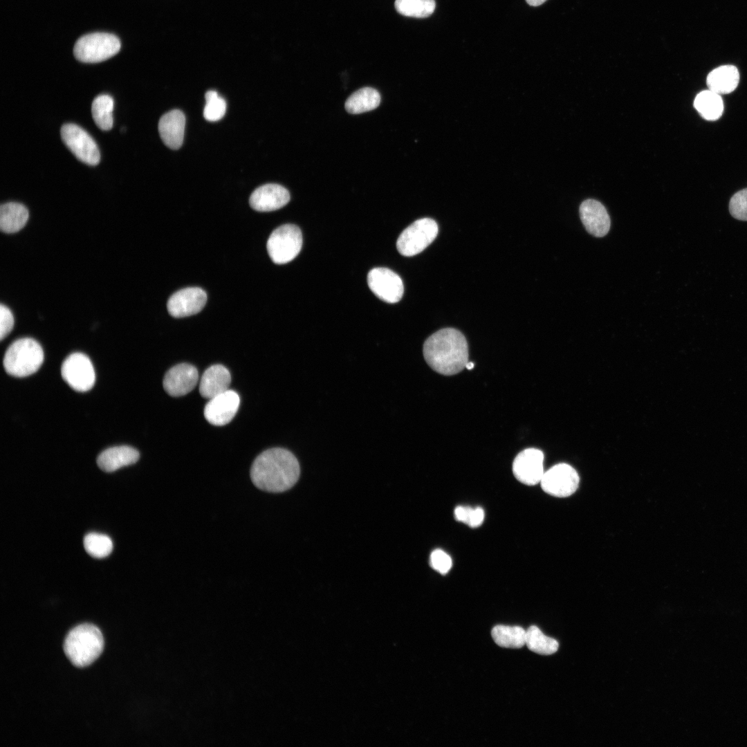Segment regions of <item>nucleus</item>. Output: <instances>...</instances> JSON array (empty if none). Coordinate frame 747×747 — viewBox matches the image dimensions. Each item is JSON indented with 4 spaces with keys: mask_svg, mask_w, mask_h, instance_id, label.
Wrapping results in <instances>:
<instances>
[{
    "mask_svg": "<svg viewBox=\"0 0 747 747\" xmlns=\"http://www.w3.org/2000/svg\"><path fill=\"white\" fill-rule=\"evenodd\" d=\"M299 474L296 456L282 448L264 451L254 460L250 468L253 484L261 490L271 492L289 490L296 483Z\"/></svg>",
    "mask_w": 747,
    "mask_h": 747,
    "instance_id": "f257e3e1",
    "label": "nucleus"
},
{
    "mask_svg": "<svg viewBox=\"0 0 747 747\" xmlns=\"http://www.w3.org/2000/svg\"><path fill=\"white\" fill-rule=\"evenodd\" d=\"M423 351L428 365L445 376L462 371L468 360L466 339L453 328L442 329L430 335L423 344Z\"/></svg>",
    "mask_w": 747,
    "mask_h": 747,
    "instance_id": "f03ea898",
    "label": "nucleus"
},
{
    "mask_svg": "<svg viewBox=\"0 0 747 747\" xmlns=\"http://www.w3.org/2000/svg\"><path fill=\"white\" fill-rule=\"evenodd\" d=\"M104 638L100 629L89 623L80 624L67 634L64 651L75 666L84 667L91 665L101 654Z\"/></svg>",
    "mask_w": 747,
    "mask_h": 747,
    "instance_id": "7ed1b4c3",
    "label": "nucleus"
},
{
    "mask_svg": "<svg viewBox=\"0 0 747 747\" xmlns=\"http://www.w3.org/2000/svg\"><path fill=\"white\" fill-rule=\"evenodd\" d=\"M44 362V351L34 339L24 338L12 342L5 353L3 364L6 371L15 377L35 373Z\"/></svg>",
    "mask_w": 747,
    "mask_h": 747,
    "instance_id": "20e7f679",
    "label": "nucleus"
},
{
    "mask_svg": "<svg viewBox=\"0 0 747 747\" xmlns=\"http://www.w3.org/2000/svg\"><path fill=\"white\" fill-rule=\"evenodd\" d=\"M120 47V41L116 35L108 33H92L77 40L73 53L80 62L98 63L116 55Z\"/></svg>",
    "mask_w": 747,
    "mask_h": 747,
    "instance_id": "39448f33",
    "label": "nucleus"
},
{
    "mask_svg": "<svg viewBox=\"0 0 747 747\" xmlns=\"http://www.w3.org/2000/svg\"><path fill=\"white\" fill-rule=\"evenodd\" d=\"M302 234L293 224H285L276 228L270 235L267 251L276 264H284L295 259L301 250Z\"/></svg>",
    "mask_w": 747,
    "mask_h": 747,
    "instance_id": "423d86ee",
    "label": "nucleus"
},
{
    "mask_svg": "<svg viewBox=\"0 0 747 747\" xmlns=\"http://www.w3.org/2000/svg\"><path fill=\"white\" fill-rule=\"evenodd\" d=\"M438 230L434 220L430 218L418 219L401 232L396 242L397 250L405 257L416 255L434 240Z\"/></svg>",
    "mask_w": 747,
    "mask_h": 747,
    "instance_id": "0eeeda50",
    "label": "nucleus"
},
{
    "mask_svg": "<svg viewBox=\"0 0 747 747\" xmlns=\"http://www.w3.org/2000/svg\"><path fill=\"white\" fill-rule=\"evenodd\" d=\"M61 374L64 381L77 391L90 390L95 381L93 364L82 353L70 354L62 363Z\"/></svg>",
    "mask_w": 747,
    "mask_h": 747,
    "instance_id": "6e6552de",
    "label": "nucleus"
},
{
    "mask_svg": "<svg viewBox=\"0 0 747 747\" xmlns=\"http://www.w3.org/2000/svg\"><path fill=\"white\" fill-rule=\"evenodd\" d=\"M61 137L65 145L80 161L90 165L99 163V149L92 137L75 124H65L61 128Z\"/></svg>",
    "mask_w": 747,
    "mask_h": 747,
    "instance_id": "1a4fd4ad",
    "label": "nucleus"
},
{
    "mask_svg": "<svg viewBox=\"0 0 747 747\" xmlns=\"http://www.w3.org/2000/svg\"><path fill=\"white\" fill-rule=\"evenodd\" d=\"M576 470L566 463H559L544 472L540 481L542 490L556 497H566L575 492L579 486Z\"/></svg>",
    "mask_w": 747,
    "mask_h": 747,
    "instance_id": "9d476101",
    "label": "nucleus"
},
{
    "mask_svg": "<svg viewBox=\"0 0 747 747\" xmlns=\"http://www.w3.org/2000/svg\"><path fill=\"white\" fill-rule=\"evenodd\" d=\"M367 284L375 295L385 302L396 303L403 297V281L389 268H375L371 270L367 275Z\"/></svg>",
    "mask_w": 747,
    "mask_h": 747,
    "instance_id": "9b49d317",
    "label": "nucleus"
},
{
    "mask_svg": "<svg viewBox=\"0 0 747 747\" xmlns=\"http://www.w3.org/2000/svg\"><path fill=\"white\" fill-rule=\"evenodd\" d=\"M544 454L535 448H528L519 452L513 463V472L521 483L534 486L540 483L544 475Z\"/></svg>",
    "mask_w": 747,
    "mask_h": 747,
    "instance_id": "f8f14e48",
    "label": "nucleus"
},
{
    "mask_svg": "<svg viewBox=\"0 0 747 747\" xmlns=\"http://www.w3.org/2000/svg\"><path fill=\"white\" fill-rule=\"evenodd\" d=\"M239 404V394L228 389L209 399L204 408V416L213 425H225L234 417Z\"/></svg>",
    "mask_w": 747,
    "mask_h": 747,
    "instance_id": "ddd939ff",
    "label": "nucleus"
},
{
    "mask_svg": "<svg viewBox=\"0 0 747 747\" xmlns=\"http://www.w3.org/2000/svg\"><path fill=\"white\" fill-rule=\"evenodd\" d=\"M207 301V294L201 288L188 287L174 293L167 302L170 315L181 318L200 312Z\"/></svg>",
    "mask_w": 747,
    "mask_h": 747,
    "instance_id": "4468645a",
    "label": "nucleus"
},
{
    "mask_svg": "<svg viewBox=\"0 0 747 747\" xmlns=\"http://www.w3.org/2000/svg\"><path fill=\"white\" fill-rule=\"evenodd\" d=\"M198 380L196 368L190 364L181 363L167 371L163 385L169 396L178 397L190 393L196 387Z\"/></svg>",
    "mask_w": 747,
    "mask_h": 747,
    "instance_id": "2eb2a0df",
    "label": "nucleus"
},
{
    "mask_svg": "<svg viewBox=\"0 0 747 747\" xmlns=\"http://www.w3.org/2000/svg\"><path fill=\"white\" fill-rule=\"evenodd\" d=\"M580 219L587 231L596 237L605 236L611 221L605 207L598 201L587 199L580 205Z\"/></svg>",
    "mask_w": 747,
    "mask_h": 747,
    "instance_id": "dca6fc26",
    "label": "nucleus"
},
{
    "mask_svg": "<svg viewBox=\"0 0 747 747\" xmlns=\"http://www.w3.org/2000/svg\"><path fill=\"white\" fill-rule=\"evenodd\" d=\"M290 201L288 191L283 186L268 183L257 187L250 195V205L259 212H270L280 209Z\"/></svg>",
    "mask_w": 747,
    "mask_h": 747,
    "instance_id": "f3484780",
    "label": "nucleus"
},
{
    "mask_svg": "<svg viewBox=\"0 0 747 747\" xmlns=\"http://www.w3.org/2000/svg\"><path fill=\"white\" fill-rule=\"evenodd\" d=\"M185 126L184 113L177 109L164 114L158 122V131L164 144L172 149H179L183 141Z\"/></svg>",
    "mask_w": 747,
    "mask_h": 747,
    "instance_id": "a211bd4d",
    "label": "nucleus"
},
{
    "mask_svg": "<svg viewBox=\"0 0 747 747\" xmlns=\"http://www.w3.org/2000/svg\"><path fill=\"white\" fill-rule=\"evenodd\" d=\"M230 382L228 369L221 365H214L203 372L200 380L199 392L202 397L210 399L228 390Z\"/></svg>",
    "mask_w": 747,
    "mask_h": 747,
    "instance_id": "6ab92c4d",
    "label": "nucleus"
},
{
    "mask_svg": "<svg viewBox=\"0 0 747 747\" xmlns=\"http://www.w3.org/2000/svg\"><path fill=\"white\" fill-rule=\"evenodd\" d=\"M139 456L138 450L132 447L115 446L102 452L97 458V464L102 470L111 472L135 463Z\"/></svg>",
    "mask_w": 747,
    "mask_h": 747,
    "instance_id": "aec40b11",
    "label": "nucleus"
},
{
    "mask_svg": "<svg viewBox=\"0 0 747 747\" xmlns=\"http://www.w3.org/2000/svg\"><path fill=\"white\" fill-rule=\"evenodd\" d=\"M739 82V71L733 65H723L713 69L706 79L708 89L719 95L732 92Z\"/></svg>",
    "mask_w": 747,
    "mask_h": 747,
    "instance_id": "412c9836",
    "label": "nucleus"
},
{
    "mask_svg": "<svg viewBox=\"0 0 747 747\" xmlns=\"http://www.w3.org/2000/svg\"><path fill=\"white\" fill-rule=\"evenodd\" d=\"M29 217L28 210L21 203L9 202L1 205L0 228L5 233H15L21 230Z\"/></svg>",
    "mask_w": 747,
    "mask_h": 747,
    "instance_id": "4be33fe9",
    "label": "nucleus"
},
{
    "mask_svg": "<svg viewBox=\"0 0 747 747\" xmlns=\"http://www.w3.org/2000/svg\"><path fill=\"white\" fill-rule=\"evenodd\" d=\"M694 107L701 116L707 120H717L723 112V102L721 95L710 89L704 90L697 95Z\"/></svg>",
    "mask_w": 747,
    "mask_h": 747,
    "instance_id": "5701e85b",
    "label": "nucleus"
},
{
    "mask_svg": "<svg viewBox=\"0 0 747 747\" xmlns=\"http://www.w3.org/2000/svg\"><path fill=\"white\" fill-rule=\"evenodd\" d=\"M380 102L379 93L371 87L362 88L351 95L345 102L347 111L358 114L371 111Z\"/></svg>",
    "mask_w": 747,
    "mask_h": 747,
    "instance_id": "b1692460",
    "label": "nucleus"
},
{
    "mask_svg": "<svg viewBox=\"0 0 747 747\" xmlns=\"http://www.w3.org/2000/svg\"><path fill=\"white\" fill-rule=\"evenodd\" d=\"M491 636L501 647L519 649L526 645V630L519 626L496 625L491 631Z\"/></svg>",
    "mask_w": 747,
    "mask_h": 747,
    "instance_id": "393cba45",
    "label": "nucleus"
},
{
    "mask_svg": "<svg viewBox=\"0 0 747 747\" xmlns=\"http://www.w3.org/2000/svg\"><path fill=\"white\" fill-rule=\"evenodd\" d=\"M526 645L532 652L541 655H551L558 649V642L544 635L536 626L532 625L526 631Z\"/></svg>",
    "mask_w": 747,
    "mask_h": 747,
    "instance_id": "a878e982",
    "label": "nucleus"
},
{
    "mask_svg": "<svg viewBox=\"0 0 747 747\" xmlns=\"http://www.w3.org/2000/svg\"><path fill=\"white\" fill-rule=\"evenodd\" d=\"M113 100L107 94L97 96L91 105L93 119L96 125L103 131L110 130L113 127L112 111Z\"/></svg>",
    "mask_w": 747,
    "mask_h": 747,
    "instance_id": "bb28decb",
    "label": "nucleus"
},
{
    "mask_svg": "<svg viewBox=\"0 0 747 747\" xmlns=\"http://www.w3.org/2000/svg\"><path fill=\"white\" fill-rule=\"evenodd\" d=\"M395 8L402 15L415 18H425L434 11V0H396Z\"/></svg>",
    "mask_w": 747,
    "mask_h": 747,
    "instance_id": "cd10ccee",
    "label": "nucleus"
},
{
    "mask_svg": "<svg viewBox=\"0 0 747 747\" xmlns=\"http://www.w3.org/2000/svg\"><path fill=\"white\" fill-rule=\"evenodd\" d=\"M84 546L91 556L103 558L111 553L113 542L111 538L104 534L90 533L84 538Z\"/></svg>",
    "mask_w": 747,
    "mask_h": 747,
    "instance_id": "c85d7f7f",
    "label": "nucleus"
},
{
    "mask_svg": "<svg viewBox=\"0 0 747 747\" xmlns=\"http://www.w3.org/2000/svg\"><path fill=\"white\" fill-rule=\"evenodd\" d=\"M205 106L203 116L205 120L216 122L221 120L226 111V102L217 92L210 90L205 93Z\"/></svg>",
    "mask_w": 747,
    "mask_h": 747,
    "instance_id": "c756f323",
    "label": "nucleus"
},
{
    "mask_svg": "<svg viewBox=\"0 0 747 747\" xmlns=\"http://www.w3.org/2000/svg\"><path fill=\"white\" fill-rule=\"evenodd\" d=\"M455 519L472 528L479 526L484 519V511L480 507L459 506L454 510Z\"/></svg>",
    "mask_w": 747,
    "mask_h": 747,
    "instance_id": "7c9ffc66",
    "label": "nucleus"
},
{
    "mask_svg": "<svg viewBox=\"0 0 747 747\" xmlns=\"http://www.w3.org/2000/svg\"><path fill=\"white\" fill-rule=\"evenodd\" d=\"M729 211L735 219L747 221V188L736 192L730 199Z\"/></svg>",
    "mask_w": 747,
    "mask_h": 747,
    "instance_id": "2f4dec72",
    "label": "nucleus"
},
{
    "mask_svg": "<svg viewBox=\"0 0 747 747\" xmlns=\"http://www.w3.org/2000/svg\"><path fill=\"white\" fill-rule=\"evenodd\" d=\"M430 563L431 566L441 574L447 573L452 565L450 556L441 549H436L432 552Z\"/></svg>",
    "mask_w": 747,
    "mask_h": 747,
    "instance_id": "473e14b6",
    "label": "nucleus"
},
{
    "mask_svg": "<svg viewBox=\"0 0 747 747\" xmlns=\"http://www.w3.org/2000/svg\"><path fill=\"white\" fill-rule=\"evenodd\" d=\"M14 326V317L10 310L5 305L0 306V338L2 340L12 331Z\"/></svg>",
    "mask_w": 747,
    "mask_h": 747,
    "instance_id": "72a5a7b5",
    "label": "nucleus"
},
{
    "mask_svg": "<svg viewBox=\"0 0 747 747\" xmlns=\"http://www.w3.org/2000/svg\"><path fill=\"white\" fill-rule=\"evenodd\" d=\"M526 2L533 6H538L544 3L546 0H526Z\"/></svg>",
    "mask_w": 747,
    "mask_h": 747,
    "instance_id": "f704fd0d",
    "label": "nucleus"
},
{
    "mask_svg": "<svg viewBox=\"0 0 747 747\" xmlns=\"http://www.w3.org/2000/svg\"><path fill=\"white\" fill-rule=\"evenodd\" d=\"M473 367H474V363H473V362H468H468H467V363H466V365H465V368H466V369H469V370H470V369H472Z\"/></svg>",
    "mask_w": 747,
    "mask_h": 747,
    "instance_id": "c9c22d12",
    "label": "nucleus"
}]
</instances>
